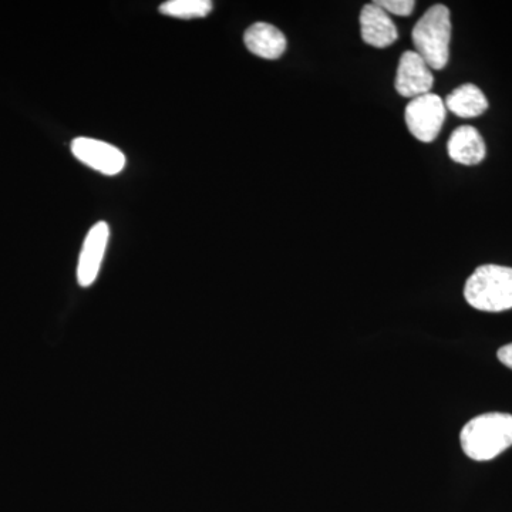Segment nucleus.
<instances>
[{"label": "nucleus", "instance_id": "obj_7", "mask_svg": "<svg viewBox=\"0 0 512 512\" xmlns=\"http://www.w3.org/2000/svg\"><path fill=\"white\" fill-rule=\"evenodd\" d=\"M109 237V225L100 221L90 229L84 239L82 254H80L79 265H77V281L83 288L93 285L96 281Z\"/></svg>", "mask_w": 512, "mask_h": 512}, {"label": "nucleus", "instance_id": "obj_6", "mask_svg": "<svg viewBox=\"0 0 512 512\" xmlns=\"http://www.w3.org/2000/svg\"><path fill=\"white\" fill-rule=\"evenodd\" d=\"M394 86L400 96L410 100L431 93L434 86L433 70L416 52L407 50L400 57Z\"/></svg>", "mask_w": 512, "mask_h": 512}, {"label": "nucleus", "instance_id": "obj_8", "mask_svg": "<svg viewBox=\"0 0 512 512\" xmlns=\"http://www.w3.org/2000/svg\"><path fill=\"white\" fill-rule=\"evenodd\" d=\"M360 32L363 42L377 49L393 45L399 39V30L389 13L375 3L363 6L360 12Z\"/></svg>", "mask_w": 512, "mask_h": 512}, {"label": "nucleus", "instance_id": "obj_12", "mask_svg": "<svg viewBox=\"0 0 512 512\" xmlns=\"http://www.w3.org/2000/svg\"><path fill=\"white\" fill-rule=\"evenodd\" d=\"M212 8L210 0H168L160 6V12L170 18L197 19L210 15Z\"/></svg>", "mask_w": 512, "mask_h": 512}, {"label": "nucleus", "instance_id": "obj_9", "mask_svg": "<svg viewBox=\"0 0 512 512\" xmlns=\"http://www.w3.org/2000/svg\"><path fill=\"white\" fill-rule=\"evenodd\" d=\"M244 42L252 55L266 60L279 59L288 46L284 33L265 22L249 26L244 35Z\"/></svg>", "mask_w": 512, "mask_h": 512}, {"label": "nucleus", "instance_id": "obj_5", "mask_svg": "<svg viewBox=\"0 0 512 512\" xmlns=\"http://www.w3.org/2000/svg\"><path fill=\"white\" fill-rule=\"evenodd\" d=\"M72 153L87 167L104 175H117L126 167V156L119 148L94 138H74Z\"/></svg>", "mask_w": 512, "mask_h": 512}, {"label": "nucleus", "instance_id": "obj_13", "mask_svg": "<svg viewBox=\"0 0 512 512\" xmlns=\"http://www.w3.org/2000/svg\"><path fill=\"white\" fill-rule=\"evenodd\" d=\"M373 3L380 6L389 15L402 16V18L412 15L414 6H416V2L413 0H377Z\"/></svg>", "mask_w": 512, "mask_h": 512}, {"label": "nucleus", "instance_id": "obj_4", "mask_svg": "<svg viewBox=\"0 0 512 512\" xmlns=\"http://www.w3.org/2000/svg\"><path fill=\"white\" fill-rule=\"evenodd\" d=\"M446 104L437 94L427 93L410 100L406 107V124L421 143H433L446 121Z\"/></svg>", "mask_w": 512, "mask_h": 512}, {"label": "nucleus", "instance_id": "obj_3", "mask_svg": "<svg viewBox=\"0 0 512 512\" xmlns=\"http://www.w3.org/2000/svg\"><path fill=\"white\" fill-rule=\"evenodd\" d=\"M416 53L431 70H441L450 59L451 15L444 5L431 6L414 26Z\"/></svg>", "mask_w": 512, "mask_h": 512}, {"label": "nucleus", "instance_id": "obj_11", "mask_svg": "<svg viewBox=\"0 0 512 512\" xmlns=\"http://www.w3.org/2000/svg\"><path fill=\"white\" fill-rule=\"evenodd\" d=\"M446 109L461 119H474L488 110V100L476 84H463L448 94Z\"/></svg>", "mask_w": 512, "mask_h": 512}, {"label": "nucleus", "instance_id": "obj_10", "mask_svg": "<svg viewBox=\"0 0 512 512\" xmlns=\"http://www.w3.org/2000/svg\"><path fill=\"white\" fill-rule=\"evenodd\" d=\"M448 156L461 165H477L487 154L484 138L473 126H461L451 134L447 144Z\"/></svg>", "mask_w": 512, "mask_h": 512}, {"label": "nucleus", "instance_id": "obj_14", "mask_svg": "<svg viewBox=\"0 0 512 512\" xmlns=\"http://www.w3.org/2000/svg\"><path fill=\"white\" fill-rule=\"evenodd\" d=\"M498 360L503 363L504 366H507L508 369L512 370V343L510 345H505L503 348H500L497 353Z\"/></svg>", "mask_w": 512, "mask_h": 512}, {"label": "nucleus", "instance_id": "obj_1", "mask_svg": "<svg viewBox=\"0 0 512 512\" xmlns=\"http://www.w3.org/2000/svg\"><path fill=\"white\" fill-rule=\"evenodd\" d=\"M460 443L471 460H494L512 446V414L485 413L474 417L461 430Z\"/></svg>", "mask_w": 512, "mask_h": 512}, {"label": "nucleus", "instance_id": "obj_2", "mask_svg": "<svg viewBox=\"0 0 512 512\" xmlns=\"http://www.w3.org/2000/svg\"><path fill=\"white\" fill-rule=\"evenodd\" d=\"M464 298L477 311L505 312L512 309V268L483 265L464 286Z\"/></svg>", "mask_w": 512, "mask_h": 512}]
</instances>
